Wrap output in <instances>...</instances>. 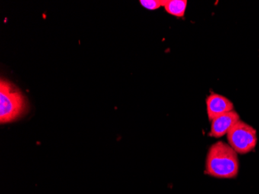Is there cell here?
Returning a JSON list of instances; mask_svg holds the SVG:
<instances>
[{"mask_svg": "<svg viewBox=\"0 0 259 194\" xmlns=\"http://www.w3.org/2000/svg\"><path fill=\"white\" fill-rule=\"evenodd\" d=\"M206 174L218 179H233L239 172L238 153L229 144L218 141L209 148L206 156Z\"/></svg>", "mask_w": 259, "mask_h": 194, "instance_id": "obj_1", "label": "cell"}, {"mask_svg": "<svg viewBox=\"0 0 259 194\" xmlns=\"http://www.w3.org/2000/svg\"><path fill=\"white\" fill-rule=\"evenodd\" d=\"M25 109L24 96L7 80L0 82V121L6 124L14 121Z\"/></svg>", "mask_w": 259, "mask_h": 194, "instance_id": "obj_2", "label": "cell"}, {"mask_svg": "<svg viewBox=\"0 0 259 194\" xmlns=\"http://www.w3.org/2000/svg\"><path fill=\"white\" fill-rule=\"evenodd\" d=\"M228 144L238 154L251 152L257 145L256 130L244 121H238L228 133Z\"/></svg>", "mask_w": 259, "mask_h": 194, "instance_id": "obj_3", "label": "cell"}, {"mask_svg": "<svg viewBox=\"0 0 259 194\" xmlns=\"http://www.w3.org/2000/svg\"><path fill=\"white\" fill-rule=\"evenodd\" d=\"M240 120L239 115L234 110L218 117L211 121L209 135L213 138H220L228 135L231 128Z\"/></svg>", "mask_w": 259, "mask_h": 194, "instance_id": "obj_4", "label": "cell"}, {"mask_svg": "<svg viewBox=\"0 0 259 194\" xmlns=\"http://www.w3.org/2000/svg\"><path fill=\"white\" fill-rule=\"evenodd\" d=\"M208 119L212 121L218 117L234 110V104L225 96L212 94L206 99Z\"/></svg>", "mask_w": 259, "mask_h": 194, "instance_id": "obj_5", "label": "cell"}, {"mask_svg": "<svg viewBox=\"0 0 259 194\" xmlns=\"http://www.w3.org/2000/svg\"><path fill=\"white\" fill-rule=\"evenodd\" d=\"M164 10L171 15L183 17L187 7L186 0H163Z\"/></svg>", "mask_w": 259, "mask_h": 194, "instance_id": "obj_6", "label": "cell"}, {"mask_svg": "<svg viewBox=\"0 0 259 194\" xmlns=\"http://www.w3.org/2000/svg\"><path fill=\"white\" fill-rule=\"evenodd\" d=\"M140 4L148 10H155L163 7V0H141Z\"/></svg>", "mask_w": 259, "mask_h": 194, "instance_id": "obj_7", "label": "cell"}]
</instances>
